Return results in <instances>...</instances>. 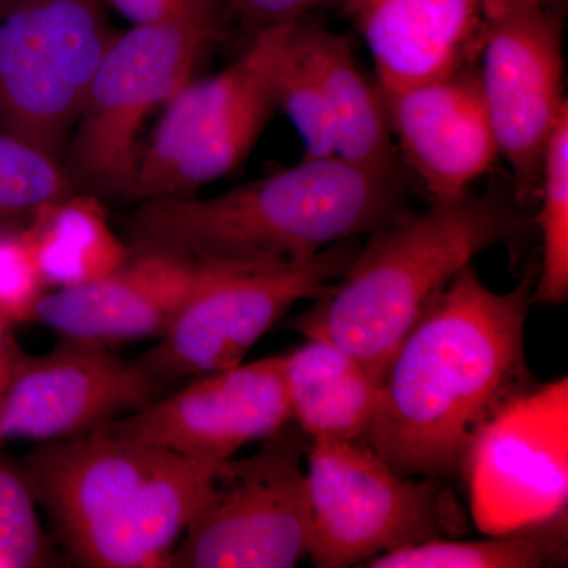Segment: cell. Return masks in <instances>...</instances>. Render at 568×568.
I'll use <instances>...</instances> for the list:
<instances>
[{
    "mask_svg": "<svg viewBox=\"0 0 568 568\" xmlns=\"http://www.w3.org/2000/svg\"><path fill=\"white\" fill-rule=\"evenodd\" d=\"M227 21L234 20L246 36L315 17L323 11H342L343 0H223Z\"/></svg>",
    "mask_w": 568,
    "mask_h": 568,
    "instance_id": "obj_27",
    "label": "cell"
},
{
    "mask_svg": "<svg viewBox=\"0 0 568 568\" xmlns=\"http://www.w3.org/2000/svg\"><path fill=\"white\" fill-rule=\"evenodd\" d=\"M272 93L304 141L305 159L336 156L334 125L315 73L295 43L293 22L272 70Z\"/></svg>",
    "mask_w": 568,
    "mask_h": 568,
    "instance_id": "obj_24",
    "label": "cell"
},
{
    "mask_svg": "<svg viewBox=\"0 0 568 568\" xmlns=\"http://www.w3.org/2000/svg\"><path fill=\"white\" fill-rule=\"evenodd\" d=\"M47 293L24 226L0 223V315L13 325L36 323L37 305Z\"/></svg>",
    "mask_w": 568,
    "mask_h": 568,
    "instance_id": "obj_26",
    "label": "cell"
},
{
    "mask_svg": "<svg viewBox=\"0 0 568 568\" xmlns=\"http://www.w3.org/2000/svg\"><path fill=\"white\" fill-rule=\"evenodd\" d=\"M536 280L497 294L466 264L396 347L361 443L402 476L462 480L481 429L540 386L525 349Z\"/></svg>",
    "mask_w": 568,
    "mask_h": 568,
    "instance_id": "obj_1",
    "label": "cell"
},
{
    "mask_svg": "<svg viewBox=\"0 0 568 568\" xmlns=\"http://www.w3.org/2000/svg\"><path fill=\"white\" fill-rule=\"evenodd\" d=\"M312 444L291 418L250 457L226 459L170 567L291 568L305 559L313 511L304 459Z\"/></svg>",
    "mask_w": 568,
    "mask_h": 568,
    "instance_id": "obj_8",
    "label": "cell"
},
{
    "mask_svg": "<svg viewBox=\"0 0 568 568\" xmlns=\"http://www.w3.org/2000/svg\"><path fill=\"white\" fill-rule=\"evenodd\" d=\"M358 237L298 263L197 260L196 283L166 334L138 361L173 384L244 364L245 355L297 302L320 298L345 274Z\"/></svg>",
    "mask_w": 568,
    "mask_h": 568,
    "instance_id": "obj_7",
    "label": "cell"
},
{
    "mask_svg": "<svg viewBox=\"0 0 568 568\" xmlns=\"http://www.w3.org/2000/svg\"><path fill=\"white\" fill-rule=\"evenodd\" d=\"M306 459L308 556L317 568L361 567L376 556L469 530L444 478L402 476L364 443L315 437Z\"/></svg>",
    "mask_w": 568,
    "mask_h": 568,
    "instance_id": "obj_6",
    "label": "cell"
},
{
    "mask_svg": "<svg viewBox=\"0 0 568 568\" xmlns=\"http://www.w3.org/2000/svg\"><path fill=\"white\" fill-rule=\"evenodd\" d=\"M480 532H507L568 504V377L517 399L474 440L462 477Z\"/></svg>",
    "mask_w": 568,
    "mask_h": 568,
    "instance_id": "obj_12",
    "label": "cell"
},
{
    "mask_svg": "<svg viewBox=\"0 0 568 568\" xmlns=\"http://www.w3.org/2000/svg\"><path fill=\"white\" fill-rule=\"evenodd\" d=\"M293 418L283 355L197 376L189 386L100 426V432L166 448L197 462L233 458Z\"/></svg>",
    "mask_w": 568,
    "mask_h": 568,
    "instance_id": "obj_14",
    "label": "cell"
},
{
    "mask_svg": "<svg viewBox=\"0 0 568 568\" xmlns=\"http://www.w3.org/2000/svg\"><path fill=\"white\" fill-rule=\"evenodd\" d=\"M379 92L402 162L433 201L469 192L499 156L476 63Z\"/></svg>",
    "mask_w": 568,
    "mask_h": 568,
    "instance_id": "obj_15",
    "label": "cell"
},
{
    "mask_svg": "<svg viewBox=\"0 0 568 568\" xmlns=\"http://www.w3.org/2000/svg\"><path fill=\"white\" fill-rule=\"evenodd\" d=\"M290 24L254 33L226 69L190 80L164 104L141 152L134 201L193 196L244 164L278 111L272 70Z\"/></svg>",
    "mask_w": 568,
    "mask_h": 568,
    "instance_id": "obj_9",
    "label": "cell"
},
{
    "mask_svg": "<svg viewBox=\"0 0 568 568\" xmlns=\"http://www.w3.org/2000/svg\"><path fill=\"white\" fill-rule=\"evenodd\" d=\"M24 230L48 290L97 282L132 252L112 230L102 200L93 194L74 192L44 205L29 216Z\"/></svg>",
    "mask_w": 568,
    "mask_h": 568,
    "instance_id": "obj_20",
    "label": "cell"
},
{
    "mask_svg": "<svg viewBox=\"0 0 568 568\" xmlns=\"http://www.w3.org/2000/svg\"><path fill=\"white\" fill-rule=\"evenodd\" d=\"M194 0H108V6L132 24H148L173 18L189 9Z\"/></svg>",
    "mask_w": 568,
    "mask_h": 568,
    "instance_id": "obj_28",
    "label": "cell"
},
{
    "mask_svg": "<svg viewBox=\"0 0 568 568\" xmlns=\"http://www.w3.org/2000/svg\"><path fill=\"white\" fill-rule=\"evenodd\" d=\"M521 207L507 194L469 190L407 213L366 235L345 274L280 327L342 346L381 383L396 347L458 272L523 234Z\"/></svg>",
    "mask_w": 568,
    "mask_h": 568,
    "instance_id": "obj_4",
    "label": "cell"
},
{
    "mask_svg": "<svg viewBox=\"0 0 568 568\" xmlns=\"http://www.w3.org/2000/svg\"><path fill=\"white\" fill-rule=\"evenodd\" d=\"M126 260L97 282L47 293L36 323L100 345L160 339L189 301L200 263L171 245H130Z\"/></svg>",
    "mask_w": 568,
    "mask_h": 568,
    "instance_id": "obj_16",
    "label": "cell"
},
{
    "mask_svg": "<svg viewBox=\"0 0 568 568\" xmlns=\"http://www.w3.org/2000/svg\"><path fill=\"white\" fill-rule=\"evenodd\" d=\"M223 0H194L168 20L118 33L93 74L67 144L74 192L134 201L145 119L192 80L201 58L222 39Z\"/></svg>",
    "mask_w": 568,
    "mask_h": 568,
    "instance_id": "obj_5",
    "label": "cell"
},
{
    "mask_svg": "<svg viewBox=\"0 0 568 568\" xmlns=\"http://www.w3.org/2000/svg\"><path fill=\"white\" fill-rule=\"evenodd\" d=\"M484 14L497 13L514 9H528V7H552L558 9L562 0H480Z\"/></svg>",
    "mask_w": 568,
    "mask_h": 568,
    "instance_id": "obj_30",
    "label": "cell"
},
{
    "mask_svg": "<svg viewBox=\"0 0 568 568\" xmlns=\"http://www.w3.org/2000/svg\"><path fill=\"white\" fill-rule=\"evenodd\" d=\"M284 384L293 420L306 435L364 439L375 417L379 381L342 346L306 338L283 354Z\"/></svg>",
    "mask_w": 568,
    "mask_h": 568,
    "instance_id": "obj_19",
    "label": "cell"
},
{
    "mask_svg": "<svg viewBox=\"0 0 568 568\" xmlns=\"http://www.w3.org/2000/svg\"><path fill=\"white\" fill-rule=\"evenodd\" d=\"M481 93L497 145L526 207L540 190L545 149L568 104L564 97L562 20L552 7L484 14Z\"/></svg>",
    "mask_w": 568,
    "mask_h": 568,
    "instance_id": "obj_11",
    "label": "cell"
},
{
    "mask_svg": "<svg viewBox=\"0 0 568 568\" xmlns=\"http://www.w3.org/2000/svg\"><path fill=\"white\" fill-rule=\"evenodd\" d=\"M342 13L368 47L381 91L446 77L480 51V0H343Z\"/></svg>",
    "mask_w": 568,
    "mask_h": 568,
    "instance_id": "obj_17",
    "label": "cell"
},
{
    "mask_svg": "<svg viewBox=\"0 0 568 568\" xmlns=\"http://www.w3.org/2000/svg\"><path fill=\"white\" fill-rule=\"evenodd\" d=\"M540 211L536 223L541 234V265L532 302L547 305L568 301V112L549 138L541 162Z\"/></svg>",
    "mask_w": 568,
    "mask_h": 568,
    "instance_id": "obj_22",
    "label": "cell"
},
{
    "mask_svg": "<svg viewBox=\"0 0 568 568\" xmlns=\"http://www.w3.org/2000/svg\"><path fill=\"white\" fill-rule=\"evenodd\" d=\"M410 212L403 183L338 156H304L219 196L138 201L123 219V239L129 245L175 246L196 260L298 263Z\"/></svg>",
    "mask_w": 568,
    "mask_h": 568,
    "instance_id": "obj_2",
    "label": "cell"
},
{
    "mask_svg": "<svg viewBox=\"0 0 568 568\" xmlns=\"http://www.w3.org/2000/svg\"><path fill=\"white\" fill-rule=\"evenodd\" d=\"M108 0H0V129L63 159L119 32Z\"/></svg>",
    "mask_w": 568,
    "mask_h": 568,
    "instance_id": "obj_10",
    "label": "cell"
},
{
    "mask_svg": "<svg viewBox=\"0 0 568 568\" xmlns=\"http://www.w3.org/2000/svg\"><path fill=\"white\" fill-rule=\"evenodd\" d=\"M293 36L324 93L334 125L336 156L403 183L402 156L379 89L358 69L349 39L332 32L320 14L294 21Z\"/></svg>",
    "mask_w": 568,
    "mask_h": 568,
    "instance_id": "obj_18",
    "label": "cell"
},
{
    "mask_svg": "<svg viewBox=\"0 0 568 568\" xmlns=\"http://www.w3.org/2000/svg\"><path fill=\"white\" fill-rule=\"evenodd\" d=\"M37 507L22 467L0 458V568L51 567L58 562Z\"/></svg>",
    "mask_w": 568,
    "mask_h": 568,
    "instance_id": "obj_25",
    "label": "cell"
},
{
    "mask_svg": "<svg viewBox=\"0 0 568 568\" xmlns=\"http://www.w3.org/2000/svg\"><path fill=\"white\" fill-rule=\"evenodd\" d=\"M170 384L110 346L61 336L43 355L22 354L0 396V446L91 433L164 395Z\"/></svg>",
    "mask_w": 568,
    "mask_h": 568,
    "instance_id": "obj_13",
    "label": "cell"
},
{
    "mask_svg": "<svg viewBox=\"0 0 568 568\" xmlns=\"http://www.w3.org/2000/svg\"><path fill=\"white\" fill-rule=\"evenodd\" d=\"M568 508L481 540L435 538L376 556L364 568H541L566 566Z\"/></svg>",
    "mask_w": 568,
    "mask_h": 568,
    "instance_id": "obj_21",
    "label": "cell"
},
{
    "mask_svg": "<svg viewBox=\"0 0 568 568\" xmlns=\"http://www.w3.org/2000/svg\"><path fill=\"white\" fill-rule=\"evenodd\" d=\"M224 462L93 429L40 443L21 467L67 558L92 568H162Z\"/></svg>",
    "mask_w": 568,
    "mask_h": 568,
    "instance_id": "obj_3",
    "label": "cell"
},
{
    "mask_svg": "<svg viewBox=\"0 0 568 568\" xmlns=\"http://www.w3.org/2000/svg\"><path fill=\"white\" fill-rule=\"evenodd\" d=\"M74 193L62 160L17 134L0 133V223L29 219Z\"/></svg>",
    "mask_w": 568,
    "mask_h": 568,
    "instance_id": "obj_23",
    "label": "cell"
},
{
    "mask_svg": "<svg viewBox=\"0 0 568 568\" xmlns=\"http://www.w3.org/2000/svg\"><path fill=\"white\" fill-rule=\"evenodd\" d=\"M24 354L13 335V324L0 315V396L3 394L11 369Z\"/></svg>",
    "mask_w": 568,
    "mask_h": 568,
    "instance_id": "obj_29",
    "label": "cell"
}]
</instances>
